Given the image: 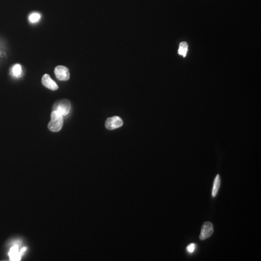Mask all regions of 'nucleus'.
Instances as JSON below:
<instances>
[{"label": "nucleus", "instance_id": "nucleus-4", "mask_svg": "<svg viewBox=\"0 0 261 261\" xmlns=\"http://www.w3.org/2000/svg\"><path fill=\"white\" fill-rule=\"evenodd\" d=\"M213 233V225L210 222H205L202 226L200 235V240H205L209 238Z\"/></svg>", "mask_w": 261, "mask_h": 261}, {"label": "nucleus", "instance_id": "nucleus-7", "mask_svg": "<svg viewBox=\"0 0 261 261\" xmlns=\"http://www.w3.org/2000/svg\"><path fill=\"white\" fill-rule=\"evenodd\" d=\"M42 84H43L44 86L50 88V89L57 90L58 88V85H57L56 83L50 78V76L48 75V74H45V75L42 77Z\"/></svg>", "mask_w": 261, "mask_h": 261}, {"label": "nucleus", "instance_id": "nucleus-6", "mask_svg": "<svg viewBox=\"0 0 261 261\" xmlns=\"http://www.w3.org/2000/svg\"><path fill=\"white\" fill-rule=\"evenodd\" d=\"M8 255L10 260H13V261L20 260L22 254L21 252H20V250L19 249L18 245L17 244L13 245V246L10 248V249H9Z\"/></svg>", "mask_w": 261, "mask_h": 261}, {"label": "nucleus", "instance_id": "nucleus-8", "mask_svg": "<svg viewBox=\"0 0 261 261\" xmlns=\"http://www.w3.org/2000/svg\"><path fill=\"white\" fill-rule=\"evenodd\" d=\"M220 186H221V178H220L219 174H218L216 176V178H215L214 183H213V190H212V197H215L217 195Z\"/></svg>", "mask_w": 261, "mask_h": 261}, {"label": "nucleus", "instance_id": "nucleus-12", "mask_svg": "<svg viewBox=\"0 0 261 261\" xmlns=\"http://www.w3.org/2000/svg\"><path fill=\"white\" fill-rule=\"evenodd\" d=\"M196 246H197L196 244L191 243L190 244H189L187 247H186V250H187V252L189 253H193L194 251H195Z\"/></svg>", "mask_w": 261, "mask_h": 261}, {"label": "nucleus", "instance_id": "nucleus-9", "mask_svg": "<svg viewBox=\"0 0 261 261\" xmlns=\"http://www.w3.org/2000/svg\"><path fill=\"white\" fill-rule=\"evenodd\" d=\"M188 52V45L186 42H183L179 44V48H178V55H181L182 57H186Z\"/></svg>", "mask_w": 261, "mask_h": 261}, {"label": "nucleus", "instance_id": "nucleus-10", "mask_svg": "<svg viewBox=\"0 0 261 261\" xmlns=\"http://www.w3.org/2000/svg\"><path fill=\"white\" fill-rule=\"evenodd\" d=\"M21 72H22V69H21V66H20V65L17 64V65H15L13 66V68H12V75H13L14 76H16V77L20 76V74H21Z\"/></svg>", "mask_w": 261, "mask_h": 261}, {"label": "nucleus", "instance_id": "nucleus-5", "mask_svg": "<svg viewBox=\"0 0 261 261\" xmlns=\"http://www.w3.org/2000/svg\"><path fill=\"white\" fill-rule=\"evenodd\" d=\"M55 73L57 78L60 81H68L70 78L69 70L65 66H57L55 69Z\"/></svg>", "mask_w": 261, "mask_h": 261}, {"label": "nucleus", "instance_id": "nucleus-3", "mask_svg": "<svg viewBox=\"0 0 261 261\" xmlns=\"http://www.w3.org/2000/svg\"><path fill=\"white\" fill-rule=\"evenodd\" d=\"M123 124V122L120 117L114 116L107 118L105 122V127L108 130H113L121 127Z\"/></svg>", "mask_w": 261, "mask_h": 261}, {"label": "nucleus", "instance_id": "nucleus-1", "mask_svg": "<svg viewBox=\"0 0 261 261\" xmlns=\"http://www.w3.org/2000/svg\"><path fill=\"white\" fill-rule=\"evenodd\" d=\"M63 125V116L58 112L53 110L51 115V121L48 125V128L51 131L58 132L61 130Z\"/></svg>", "mask_w": 261, "mask_h": 261}, {"label": "nucleus", "instance_id": "nucleus-11", "mask_svg": "<svg viewBox=\"0 0 261 261\" xmlns=\"http://www.w3.org/2000/svg\"><path fill=\"white\" fill-rule=\"evenodd\" d=\"M40 17H41V15H39V13L34 12V13L31 14V15L29 16V20H30V22H31V23H36V22L39 21V19H40Z\"/></svg>", "mask_w": 261, "mask_h": 261}, {"label": "nucleus", "instance_id": "nucleus-2", "mask_svg": "<svg viewBox=\"0 0 261 261\" xmlns=\"http://www.w3.org/2000/svg\"><path fill=\"white\" fill-rule=\"evenodd\" d=\"M70 110V103L68 99H63L54 105L53 110L58 112L63 116L68 115Z\"/></svg>", "mask_w": 261, "mask_h": 261}]
</instances>
